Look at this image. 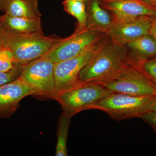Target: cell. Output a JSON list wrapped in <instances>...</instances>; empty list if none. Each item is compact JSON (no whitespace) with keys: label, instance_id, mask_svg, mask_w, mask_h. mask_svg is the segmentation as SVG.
Returning <instances> with one entry per match:
<instances>
[{"label":"cell","instance_id":"obj_1","mask_svg":"<svg viewBox=\"0 0 156 156\" xmlns=\"http://www.w3.org/2000/svg\"><path fill=\"white\" fill-rule=\"evenodd\" d=\"M128 64V52L125 45L110 39L82 69L78 82H98L114 76Z\"/></svg>","mask_w":156,"mask_h":156},{"label":"cell","instance_id":"obj_2","mask_svg":"<svg viewBox=\"0 0 156 156\" xmlns=\"http://www.w3.org/2000/svg\"><path fill=\"white\" fill-rule=\"evenodd\" d=\"M3 45L11 50L16 64L23 66L53 49L62 38L44 34H18L2 29Z\"/></svg>","mask_w":156,"mask_h":156},{"label":"cell","instance_id":"obj_3","mask_svg":"<svg viewBox=\"0 0 156 156\" xmlns=\"http://www.w3.org/2000/svg\"><path fill=\"white\" fill-rule=\"evenodd\" d=\"M155 95H135L112 92L92 107L117 121L140 118L150 111Z\"/></svg>","mask_w":156,"mask_h":156},{"label":"cell","instance_id":"obj_4","mask_svg":"<svg viewBox=\"0 0 156 156\" xmlns=\"http://www.w3.org/2000/svg\"><path fill=\"white\" fill-rule=\"evenodd\" d=\"M112 93L96 82H80L57 93L53 98L59 102L63 112L71 118L87 110Z\"/></svg>","mask_w":156,"mask_h":156},{"label":"cell","instance_id":"obj_5","mask_svg":"<svg viewBox=\"0 0 156 156\" xmlns=\"http://www.w3.org/2000/svg\"><path fill=\"white\" fill-rule=\"evenodd\" d=\"M109 40L108 36L105 34L97 41L78 56L55 63L54 74L56 94L78 83V77L81 71L100 51Z\"/></svg>","mask_w":156,"mask_h":156},{"label":"cell","instance_id":"obj_6","mask_svg":"<svg viewBox=\"0 0 156 156\" xmlns=\"http://www.w3.org/2000/svg\"><path fill=\"white\" fill-rule=\"evenodd\" d=\"M96 83L112 92L156 96V85L139 69L130 64L111 79Z\"/></svg>","mask_w":156,"mask_h":156},{"label":"cell","instance_id":"obj_7","mask_svg":"<svg viewBox=\"0 0 156 156\" xmlns=\"http://www.w3.org/2000/svg\"><path fill=\"white\" fill-rule=\"evenodd\" d=\"M54 63L40 58L22 66L19 77L34 92V95L53 98L55 92Z\"/></svg>","mask_w":156,"mask_h":156},{"label":"cell","instance_id":"obj_8","mask_svg":"<svg viewBox=\"0 0 156 156\" xmlns=\"http://www.w3.org/2000/svg\"><path fill=\"white\" fill-rule=\"evenodd\" d=\"M105 34L86 29L74 31L41 57L54 64L65 61L78 56Z\"/></svg>","mask_w":156,"mask_h":156},{"label":"cell","instance_id":"obj_9","mask_svg":"<svg viewBox=\"0 0 156 156\" xmlns=\"http://www.w3.org/2000/svg\"><path fill=\"white\" fill-rule=\"evenodd\" d=\"M155 18L142 16L127 20H113L107 35L112 42L125 45L150 34L152 24Z\"/></svg>","mask_w":156,"mask_h":156},{"label":"cell","instance_id":"obj_10","mask_svg":"<svg viewBox=\"0 0 156 156\" xmlns=\"http://www.w3.org/2000/svg\"><path fill=\"white\" fill-rule=\"evenodd\" d=\"M101 5L110 13L114 20L134 19L142 16L156 18V12L140 0H104Z\"/></svg>","mask_w":156,"mask_h":156},{"label":"cell","instance_id":"obj_11","mask_svg":"<svg viewBox=\"0 0 156 156\" xmlns=\"http://www.w3.org/2000/svg\"><path fill=\"white\" fill-rule=\"evenodd\" d=\"M34 95L33 90L18 77L0 87V118H8L16 111L20 101Z\"/></svg>","mask_w":156,"mask_h":156},{"label":"cell","instance_id":"obj_12","mask_svg":"<svg viewBox=\"0 0 156 156\" xmlns=\"http://www.w3.org/2000/svg\"><path fill=\"white\" fill-rule=\"evenodd\" d=\"M128 52V64L139 68L145 62L156 57V41L146 35L125 45Z\"/></svg>","mask_w":156,"mask_h":156},{"label":"cell","instance_id":"obj_13","mask_svg":"<svg viewBox=\"0 0 156 156\" xmlns=\"http://www.w3.org/2000/svg\"><path fill=\"white\" fill-rule=\"evenodd\" d=\"M86 7L87 18L85 29L107 34L113 22L112 14L101 5L98 0H88Z\"/></svg>","mask_w":156,"mask_h":156},{"label":"cell","instance_id":"obj_14","mask_svg":"<svg viewBox=\"0 0 156 156\" xmlns=\"http://www.w3.org/2000/svg\"><path fill=\"white\" fill-rule=\"evenodd\" d=\"M0 27L18 34H44L41 17H15L5 14L0 16Z\"/></svg>","mask_w":156,"mask_h":156},{"label":"cell","instance_id":"obj_15","mask_svg":"<svg viewBox=\"0 0 156 156\" xmlns=\"http://www.w3.org/2000/svg\"><path fill=\"white\" fill-rule=\"evenodd\" d=\"M38 2L39 0H10L4 12L15 17H41Z\"/></svg>","mask_w":156,"mask_h":156},{"label":"cell","instance_id":"obj_16","mask_svg":"<svg viewBox=\"0 0 156 156\" xmlns=\"http://www.w3.org/2000/svg\"><path fill=\"white\" fill-rule=\"evenodd\" d=\"M62 4L65 12L76 20L77 26L75 31L85 29L87 18L86 3L80 1L64 0Z\"/></svg>","mask_w":156,"mask_h":156},{"label":"cell","instance_id":"obj_17","mask_svg":"<svg viewBox=\"0 0 156 156\" xmlns=\"http://www.w3.org/2000/svg\"><path fill=\"white\" fill-rule=\"evenodd\" d=\"M71 119L62 112L58 126L56 156H68L66 143Z\"/></svg>","mask_w":156,"mask_h":156},{"label":"cell","instance_id":"obj_18","mask_svg":"<svg viewBox=\"0 0 156 156\" xmlns=\"http://www.w3.org/2000/svg\"><path fill=\"white\" fill-rule=\"evenodd\" d=\"M22 67L16 64L11 50L5 46L0 50V71L7 73Z\"/></svg>","mask_w":156,"mask_h":156},{"label":"cell","instance_id":"obj_19","mask_svg":"<svg viewBox=\"0 0 156 156\" xmlns=\"http://www.w3.org/2000/svg\"><path fill=\"white\" fill-rule=\"evenodd\" d=\"M137 68L156 85V57L144 62Z\"/></svg>","mask_w":156,"mask_h":156},{"label":"cell","instance_id":"obj_20","mask_svg":"<svg viewBox=\"0 0 156 156\" xmlns=\"http://www.w3.org/2000/svg\"><path fill=\"white\" fill-rule=\"evenodd\" d=\"M22 67L13 70L9 72L0 71V87L14 80L19 77Z\"/></svg>","mask_w":156,"mask_h":156},{"label":"cell","instance_id":"obj_21","mask_svg":"<svg viewBox=\"0 0 156 156\" xmlns=\"http://www.w3.org/2000/svg\"><path fill=\"white\" fill-rule=\"evenodd\" d=\"M140 119L150 125L152 127H156V112H148L141 116Z\"/></svg>","mask_w":156,"mask_h":156},{"label":"cell","instance_id":"obj_22","mask_svg":"<svg viewBox=\"0 0 156 156\" xmlns=\"http://www.w3.org/2000/svg\"><path fill=\"white\" fill-rule=\"evenodd\" d=\"M150 34H151L156 41V18L154 20L151 27Z\"/></svg>","mask_w":156,"mask_h":156},{"label":"cell","instance_id":"obj_23","mask_svg":"<svg viewBox=\"0 0 156 156\" xmlns=\"http://www.w3.org/2000/svg\"><path fill=\"white\" fill-rule=\"evenodd\" d=\"M10 0H0V11H5L7 4Z\"/></svg>","mask_w":156,"mask_h":156},{"label":"cell","instance_id":"obj_24","mask_svg":"<svg viewBox=\"0 0 156 156\" xmlns=\"http://www.w3.org/2000/svg\"><path fill=\"white\" fill-rule=\"evenodd\" d=\"M144 3L146 4V5H148L149 6H150L152 9H153L156 12V1H153V2H149Z\"/></svg>","mask_w":156,"mask_h":156},{"label":"cell","instance_id":"obj_25","mask_svg":"<svg viewBox=\"0 0 156 156\" xmlns=\"http://www.w3.org/2000/svg\"><path fill=\"white\" fill-rule=\"evenodd\" d=\"M4 46L2 38V29L0 27V50Z\"/></svg>","mask_w":156,"mask_h":156},{"label":"cell","instance_id":"obj_26","mask_svg":"<svg viewBox=\"0 0 156 156\" xmlns=\"http://www.w3.org/2000/svg\"><path fill=\"white\" fill-rule=\"evenodd\" d=\"M150 111H153L156 112V98L155 100L154 101L153 103L151 106Z\"/></svg>","mask_w":156,"mask_h":156},{"label":"cell","instance_id":"obj_27","mask_svg":"<svg viewBox=\"0 0 156 156\" xmlns=\"http://www.w3.org/2000/svg\"><path fill=\"white\" fill-rule=\"evenodd\" d=\"M141 2H143L144 3H147L149 2H153V1H156V0H140Z\"/></svg>","mask_w":156,"mask_h":156},{"label":"cell","instance_id":"obj_28","mask_svg":"<svg viewBox=\"0 0 156 156\" xmlns=\"http://www.w3.org/2000/svg\"><path fill=\"white\" fill-rule=\"evenodd\" d=\"M73 1H82V2H84L87 3L88 0H73Z\"/></svg>","mask_w":156,"mask_h":156},{"label":"cell","instance_id":"obj_29","mask_svg":"<svg viewBox=\"0 0 156 156\" xmlns=\"http://www.w3.org/2000/svg\"><path fill=\"white\" fill-rule=\"evenodd\" d=\"M153 129H154V131L155 132L156 134V127H152Z\"/></svg>","mask_w":156,"mask_h":156},{"label":"cell","instance_id":"obj_30","mask_svg":"<svg viewBox=\"0 0 156 156\" xmlns=\"http://www.w3.org/2000/svg\"><path fill=\"white\" fill-rule=\"evenodd\" d=\"M98 1H100V2H101V1H104V0H98Z\"/></svg>","mask_w":156,"mask_h":156}]
</instances>
